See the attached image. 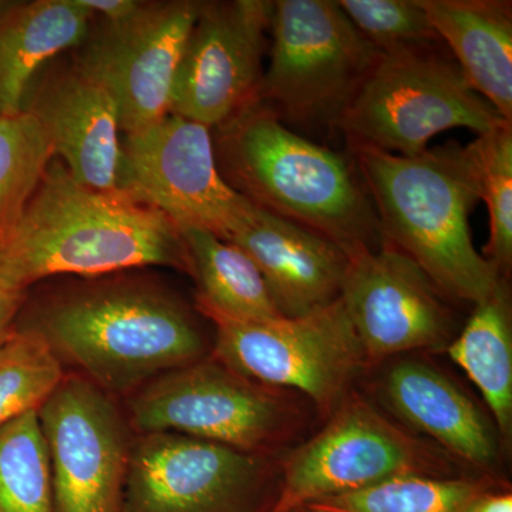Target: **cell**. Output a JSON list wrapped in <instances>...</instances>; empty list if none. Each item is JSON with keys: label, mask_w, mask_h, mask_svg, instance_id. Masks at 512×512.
<instances>
[{"label": "cell", "mask_w": 512, "mask_h": 512, "mask_svg": "<svg viewBox=\"0 0 512 512\" xmlns=\"http://www.w3.org/2000/svg\"><path fill=\"white\" fill-rule=\"evenodd\" d=\"M37 417L53 511L121 512L133 439L114 397L79 373L64 375Z\"/></svg>", "instance_id": "obj_12"}, {"label": "cell", "mask_w": 512, "mask_h": 512, "mask_svg": "<svg viewBox=\"0 0 512 512\" xmlns=\"http://www.w3.org/2000/svg\"><path fill=\"white\" fill-rule=\"evenodd\" d=\"M384 244L413 259L447 298L477 305L503 276L474 247L470 215L481 200L476 141L413 157L353 148Z\"/></svg>", "instance_id": "obj_2"}, {"label": "cell", "mask_w": 512, "mask_h": 512, "mask_svg": "<svg viewBox=\"0 0 512 512\" xmlns=\"http://www.w3.org/2000/svg\"><path fill=\"white\" fill-rule=\"evenodd\" d=\"M274 2L200 3L171 94L170 114L222 126L258 100Z\"/></svg>", "instance_id": "obj_14"}, {"label": "cell", "mask_w": 512, "mask_h": 512, "mask_svg": "<svg viewBox=\"0 0 512 512\" xmlns=\"http://www.w3.org/2000/svg\"><path fill=\"white\" fill-rule=\"evenodd\" d=\"M340 301L369 369L409 353L441 352L454 339L443 293L392 245L349 255Z\"/></svg>", "instance_id": "obj_13"}, {"label": "cell", "mask_w": 512, "mask_h": 512, "mask_svg": "<svg viewBox=\"0 0 512 512\" xmlns=\"http://www.w3.org/2000/svg\"><path fill=\"white\" fill-rule=\"evenodd\" d=\"M467 82L512 121L511 2L419 0Z\"/></svg>", "instance_id": "obj_19"}, {"label": "cell", "mask_w": 512, "mask_h": 512, "mask_svg": "<svg viewBox=\"0 0 512 512\" xmlns=\"http://www.w3.org/2000/svg\"><path fill=\"white\" fill-rule=\"evenodd\" d=\"M201 2H144L131 18L104 23L77 66L109 90L121 130L136 133L170 114L171 94Z\"/></svg>", "instance_id": "obj_15"}, {"label": "cell", "mask_w": 512, "mask_h": 512, "mask_svg": "<svg viewBox=\"0 0 512 512\" xmlns=\"http://www.w3.org/2000/svg\"><path fill=\"white\" fill-rule=\"evenodd\" d=\"M227 181L256 207L330 239L348 255L383 247L375 208L355 164L293 133L256 103L222 124Z\"/></svg>", "instance_id": "obj_4"}, {"label": "cell", "mask_w": 512, "mask_h": 512, "mask_svg": "<svg viewBox=\"0 0 512 512\" xmlns=\"http://www.w3.org/2000/svg\"><path fill=\"white\" fill-rule=\"evenodd\" d=\"M464 512H512L511 491L493 485L474 497Z\"/></svg>", "instance_id": "obj_31"}, {"label": "cell", "mask_w": 512, "mask_h": 512, "mask_svg": "<svg viewBox=\"0 0 512 512\" xmlns=\"http://www.w3.org/2000/svg\"><path fill=\"white\" fill-rule=\"evenodd\" d=\"M338 3L360 35L382 55L440 42L419 0H340Z\"/></svg>", "instance_id": "obj_28"}, {"label": "cell", "mask_w": 512, "mask_h": 512, "mask_svg": "<svg viewBox=\"0 0 512 512\" xmlns=\"http://www.w3.org/2000/svg\"><path fill=\"white\" fill-rule=\"evenodd\" d=\"M229 242L258 266L285 318L308 315L340 298L348 252L311 229L258 207Z\"/></svg>", "instance_id": "obj_18"}, {"label": "cell", "mask_w": 512, "mask_h": 512, "mask_svg": "<svg viewBox=\"0 0 512 512\" xmlns=\"http://www.w3.org/2000/svg\"><path fill=\"white\" fill-rule=\"evenodd\" d=\"M211 128L168 114L123 141L121 191L167 215L178 228H200L231 241L256 205L220 171Z\"/></svg>", "instance_id": "obj_11"}, {"label": "cell", "mask_w": 512, "mask_h": 512, "mask_svg": "<svg viewBox=\"0 0 512 512\" xmlns=\"http://www.w3.org/2000/svg\"><path fill=\"white\" fill-rule=\"evenodd\" d=\"M481 200L490 215L484 256L507 279L512 266V123L478 136Z\"/></svg>", "instance_id": "obj_27"}, {"label": "cell", "mask_w": 512, "mask_h": 512, "mask_svg": "<svg viewBox=\"0 0 512 512\" xmlns=\"http://www.w3.org/2000/svg\"><path fill=\"white\" fill-rule=\"evenodd\" d=\"M377 397L400 426L429 437L448 456L483 471L500 460L493 419L458 384L426 360L399 357L377 382Z\"/></svg>", "instance_id": "obj_16"}, {"label": "cell", "mask_w": 512, "mask_h": 512, "mask_svg": "<svg viewBox=\"0 0 512 512\" xmlns=\"http://www.w3.org/2000/svg\"><path fill=\"white\" fill-rule=\"evenodd\" d=\"M26 292L0 278V346L15 332L16 318L25 305Z\"/></svg>", "instance_id": "obj_29"}, {"label": "cell", "mask_w": 512, "mask_h": 512, "mask_svg": "<svg viewBox=\"0 0 512 512\" xmlns=\"http://www.w3.org/2000/svg\"><path fill=\"white\" fill-rule=\"evenodd\" d=\"M92 16H101L106 23H117L131 18L143 6L137 0H77Z\"/></svg>", "instance_id": "obj_30"}, {"label": "cell", "mask_w": 512, "mask_h": 512, "mask_svg": "<svg viewBox=\"0 0 512 512\" xmlns=\"http://www.w3.org/2000/svg\"><path fill=\"white\" fill-rule=\"evenodd\" d=\"M285 393L208 355L131 394L127 420L138 434H184L274 457L302 423L301 409Z\"/></svg>", "instance_id": "obj_6"}, {"label": "cell", "mask_w": 512, "mask_h": 512, "mask_svg": "<svg viewBox=\"0 0 512 512\" xmlns=\"http://www.w3.org/2000/svg\"><path fill=\"white\" fill-rule=\"evenodd\" d=\"M204 316L215 326L212 356L254 382L302 394L325 417L369 370L340 298L298 318L241 322Z\"/></svg>", "instance_id": "obj_9"}, {"label": "cell", "mask_w": 512, "mask_h": 512, "mask_svg": "<svg viewBox=\"0 0 512 512\" xmlns=\"http://www.w3.org/2000/svg\"><path fill=\"white\" fill-rule=\"evenodd\" d=\"M274 457L177 433L133 439L121 512H271Z\"/></svg>", "instance_id": "obj_10"}, {"label": "cell", "mask_w": 512, "mask_h": 512, "mask_svg": "<svg viewBox=\"0 0 512 512\" xmlns=\"http://www.w3.org/2000/svg\"><path fill=\"white\" fill-rule=\"evenodd\" d=\"M53 158L52 144L29 110L0 116V237L18 222Z\"/></svg>", "instance_id": "obj_25"}, {"label": "cell", "mask_w": 512, "mask_h": 512, "mask_svg": "<svg viewBox=\"0 0 512 512\" xmlns=\"http://www.w3.org/2000/svg\"><path fill=\"white\" fill-rule=\"evenodd\" d=\"M258 103L293 123L335 126L382 53L335 0H279Z\"/></svg>", "instance_id": "obj_8"}, {"label": "cell", "mask_w": 512, "mask_h": 512, "mask_svg": "<svg viewBox=\"0 0 512 512\" xmlns=\"http://www.w3.org/2000/svg\"><path fill=\"white\" fill-rule=\"evenodd\" d=\"M453 457L389 419L352 390L315 436L279 464L271 512H293L313 501L404 476L451 477Z\"/></svg>", "instance_id": "obj_7"}, {"label": "cell", "mask_w": 512, "mask_h": 512, "mask_svg": "<svg viewBox=\"0 0 512 512\" xmlns=\"http://www.w3.org/2000/svg\"><path fill=\"white\" fill-rule=\"evenodd\" d=\"M92 19L77 0L0 2V116L23 110L37 70L83 43Z\"/></svg>", "instance_id": "obj_20"}, {"label": "cell", "mask_w": 512, "mask_h": 512, "mask_svg": "<svg viewBox=\"0 0 512 512\" xmlns=\"http://www.w3.org/2000/svg\"><path fill=\"white\" fill-rule=\"evenodd\" d=\"M295 512H298V511H295Z\"/></svg>", "instance_id": "obj_32"}, {"label": "cell", "mask_w": 512, "mask_h": 512, "mask_svg": "<svg viewBox=\"0 0 512 512\" xmlns=\"http://www.w3.org/2000/svg\"><path fill=\"white\" fill-rule=\"evenodd\" d=\"M197 281V309L241 322L284 318L247 252L200 228L181 229Z\"/></svg>", "instance_id": "obj_22"}, {"label": "cell", "mask_w": 512, "mask_h": 512, "mask_svg": "<svg viewBox=\"0 0 512 512\" xmlns=\"http://www.w3.org/2000/svg\"><path fill=\"white\" fill-rule=\"evenodd\" d=\"M64 377L63 365L36 330L16 328L0 346V427L39 410Z\"/></svg>", "instance_id": "obj_26"}, {"label": "cell", "mask_w": 512, "mask_h": 512, "mask_svg": "<svg viewBox=\"0 0 512 512\" xmlns=\"http://www.w3.org/2000/svg\"><path fill=\"white\" fill-rule=\"evenodd\" d=\"M493 485L495 480L490 476H404L353 493L322 498L296 511L464 512L474 497Z\"/></svg>", "instance_id": "obj_23"}, {"label": "cell", "mask_w": 512, "mask_h": 512, "mask_svg": "<svg viewBox=\"0 0 512 512\" xmlns=\"http://www.w3.org/2000/svg\"><path fill=\"white\" fill-rule=\"evenodd\" d=\"M23 109L39 120L74 180L94 190L121 191L120 111L106 87L76 66L46 79Z\"/></svg>", "instance_id": "obj_17"}, {"label": "cell", "mask_w": 512, "mask_h": 512, "mask_svg": "<svg viewBox=\"0 0 512 512\" xmlns=\"http://www.w3.org/2000/svg\"><path fill=\"white\" fill-rule=\"evenodd\" d=\"M59 362L104 392L131 396L156 377L211 355L188 306L148 282H86L50 296L28 323Z\"/></svg>", "instance_id": "obj_3"}, {"label": "cell", "mask_w": 512, "mask_h": 512, "mask_svg": "<svg viewBox=\"0 0 512 512\" xmlns=\"http://www.w3.org/2000/svg\"><path fill=\"white\" fill-rule=\"evenodd\" d=\"M511 313L507 279H501L444 350L483 394L505 446L512 436Z\"/></svg>", "instance_id": "obj_21"}, {"label": "cell", "mask_w": 512, "mask_h": 512, "mask_svg": "<svg viewBox=\"0 0 512 512\" xmlns=\"http://www.w3.org/2000/svg\"><path fill=\"white\" fill-rule=\"evenodd\" d=\"M505 123L512 121L470 86L458 64L429 45L380 56L335 127L352 148L413 157L451 128L484 136Z\"/></svg>", "instance_id": "obj_5"}, {"label": "cell", "mask_w": 512, "mask_h": 512, "mask_svg": "<svg viewBox=\"0 0 512 512\" xmlns=\"http://www.w3.org/2000/svg\"><path fill=\"white\" fill-rule=\"evenodd\" d=\"M0 512H55L37 410L0 427Z\"/></svg>", "instance_id": "obj_24"}, {"label": "cell", "mask_w": 512, "mask_h": 512, "mask_svg": "<svg viewBox=\"0 0 512 512\" xmlns=\"http://www.w3.org/2000/svg\"><path fill=\"white\" fill-rule=\"evenodd\" d=\"M144 266L191 275L180 228L126 191H99L52 161L18 222L0 237V278L28 291L57 275L84 278Z\"/></svg>", "instance_id": "obj_1"}]
</instances>
